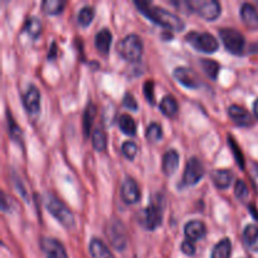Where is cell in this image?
<instances>
[{"label": "cell", "mask_w": 258, "mask_h": 258, "mask_svg": "<svg viewBox=\"0 0 258 258\" xmlns=\"http://www.w3.org/2000/svg\"><path fill=\"white\" fill-rule=\"evenodd\" d=\"M135 5L139 8L140 13H143L146 18H149V19H151L156 24L161 25V27L168 28L170 30H175V32H180L185 27L181 18H179L178 15L169 12V10L164 9V8L156 7V5L146 2H135Z\"/></svg>", "instance_id": "obj_1"}, {"label": "cell", "mask_w": 258, "mask_h": 258, "mask_svg": "<svg viewBox=\"0 0 258 258\" xmlns=\"http://www.w3.org/2000/svg\"><path fill=\"white\" fill-rule=\"evenodd\" d=\"M117 50L121 57L130 62H136L143 57L144 43L138 34H128L118 42Z\"/></svg>", "instance_id": "obj_2"}, {"label": "cell", "mask_w": 258, "mask_h": 258, "mask_svg": "<svg viewBox=\"0 0 258 258\" xmlns=\"http://www.w3.org/2000/svg\"><path fill=\"white\" fill-rule=\"evenodd\" d=\"M45 207H47L48 212L66 228H72L75 226V216L71 209L54 196L48 194L45 198Z\"/></svg>", "instance_id": "obj_3"}, {"label": "cell", "mask_w": 258, "mask_h": 258, "mask_svg": "<svg viewBox=\"0 0 258 258\" xmlns=\"http://www.w3.org/2000/svg\"><path fill=\"white\" fill-rule=\"evenodd\" d=\"M185 5L190 12L196 13L206 20H214L221 15V4L216 0H190Z\"/></svg>", "instance_id": "obj_4"}, {"label": "cell", "mask_w": 258, "mask_h": 258, "mask_svg": "<svg viewBox=\"0 0 258 258\" xmlns=\"http://www.w3.org/2000/svg\"><path fill=\"white\" fill-rule=\"evenodd\" d=\"M140 223L149 231H154L158 227H160V224L163 223V206H161V201L153 199L150 202V204L141 212Z\"/></svg>", "instance_id": "obj_5"}, {"label": "cell", "mask_w": 258, "mask_h": 258, "mask_svg": "<svg viewBox=\"0 0 258 258\" xmlns=\"http://www.w3.org/2000/svg\"><path fill=\"white\" fill-rule=\"evenodd\" d=\"M219 37L222 38V42L229 53L236 55H241L243 53L246 40H244L243 34L238 30L233 28H221Z\"/></svg>", "instance_id": "obj_6"}, {"label": "cell", "mask_w": 258, "mask_h": 258, "mask_svg": "<svg viewBox=\"0 0 258 258\" xmlns=\"http://www.w3.org/2000/svg\"><path fill=\"white\" fill-rule=\"evenodd\" d=\"M186 40L194 49L204 53H213L219 48V43L211 33L190 32L186 35Z\"/></svg>", "instance_id": "obj_7"}, {"label": "cell", "mask_w": 258, "mask_h": 258, "mask_svg": "<svg viewBox=\"0 0 258 258\" xmlns=\"http://www.w3.org/2000/svg\"><path fill=\"white\" fill-rule=\"evenodd\" d=\"M106 236L111 244L118 251H122L127 244V233L123 224L118 219H112L108 222L106 227Z\"/></svg>", "instance_id": "obj_8"}, {"label": "cell", "mask_w": 258, "mask_h": 258, "mask_svg": "<svg viewBox=\"0 0 258 258\" xmlns=\"http://www.w3.org/2000/svg\"><path fill=\"white\" fill-rule=\"evenodd\" d=\"M204 175V166L202 161L197 156H193L188 160L185 166V171L183 175V185L191 186L201 181Z\"/></svg>", "instance_id": "obj_9"}, {"label": "cell", "mask_w": 258, "mask_h": 258, "mask_svg": "<svg viewBox=\"0 0 258 258\" xmlns=\"http://www.w3.org/2000/svg\"><path fill=\"white\" fill-rule=\"evenodd\" d=\"M174 78L185 86L186 88H198L201 86V80L199 76L194 72L193 70L188 67H176L173 72Z\"/></svg>", "instance_id": "obj_10"}, {"label": "cell", "mask_w": 258, "mask_h": 258, "mask_svg": "<svg viewBox=\"0 0 258 258\" xmlns=\"http://www.w3.org/2000/svg\"><path fill=\"white\" fill-rule=\"evenodd\" d=\"M40 247L47 254V258H68L64 246L58 239L44 237L40 239Z\"/></svg>", "instance_id": "obj_11"}, {"label": "cell", "mask_w": 258, "mask_h": 258, "mask_svg": "<svg viewBox=\"0 0 258 258\" xmlns=\"http://www.w3.org/2000/svg\"><path fill=\"white\" fill-rule=\"evenodd\" d=\"M120 196L126 204L138 203L140 201V188L133 178H126L121 185Z\"/></svg>", "instance_id": "obj_12"}, {"label": "cell", "mask_w": 258, "mask_h": 258, "mask_svg": "<svg viewBox=\"0 0 258 258\" xmlns=\"http://www.w3.org/2000/svg\"><path fill=\"white\" fill-rule=\"evenodd\" d=\"M228 115L236 125L242 126V127H248V126L253 125V117H252V115L249 113V111H247L242 106L231 105L228 107Z\"/></svg>", "instance_id": "obj_13"}, {"label": "cell", "mask_w": 258, "mask_h": 258, "mask_svg": "<svg viewBox=\"0 0 258 258\" xmlns=\"http://www.w3.org/2000/svg\"><path fill=\"white\" fill-rule=\"evenodd\" d=\"M23 103L29 113H38L40 110V92L34 85L28 87L27 92L23 95Z\"/></svg>", "instance_id": "obj_14"}, {"label": "cell", "mask_w": 258, "mask_h": 258, "mask_svg": "<svg viewBox=\"0 0 258 258\" xmlns=\"http://www.w3.org/2000/svg\"><path fill=\"white\" fill-rule=\"evenodd\" d=\"M184 233H185L188 241H198V239L203 238V237L206 236L207 227L202 221L194 219V221H189L188 223L184 226Z\"/></svg>", "instance_id": "obj_15"}, {"label": "cell", "mask_w": 258, "mask_h": 258, "mask_svg": "<svg viewBox=\"0 0 258 258\" xmlns=\"http://www.w3.org/2000/svg\"><path fill=\"white\" fill-rule=\"evenodd\" d=\"M239 15H241L242 20L247 27L256 29L258 28V10L249 3H244L242 4L241 9H239Z\"/></svg>", "instance_id": "obj_16"}, {"label": "cell", "mask_w": 258, "mask_h": 258, "mask_svg": "<svg viewBox=\"0 0 258 258\" xmlns=\"http://www.w3.org/2000/svg\"><path fill=\"white\" fill-rule=\"evenodd\" d=\"M179 161H180V156L179 153L174 149L166 151L163 156V171L166 175H173L179 168Z\"/></svg>", "instance_id": "obj_17"}, {"label": "cell", "mask_w": 258, "mask_h": 258, "mask_svg": "<svg viewBox=\"0 0 258 258\" xmlns=\"http://www.w3.org/2000/svg\"><path fill=\"white\" fill-rule=\"evenodd\" d=\"M211 178L217 188L227 189L231 186L232 180H233V174L228 169H217L211 174Z\"/></svg>", "instance_id": "obj_18"}, {"label": "cell", "mask_w": 258, "mask_h": 258, "mask_svg": "<svg viewBox=\"0 0 258 258\" xmlns=\"http://www.w3.org/2000/svg\"><path fill=\"white\" fill-rule=\"evenodd\" d=\"M111 43H112V34L107 28H102L98 30V33L95 37V45L97 50L102 54H107L110 50Z\"/></svg>", "instance_id": "obj_19"}, {"label": "cell", "mask_w": 258, "mask_h": 258, "mask_svg": "<svg viewBox=\"0 0 258 258\" xmlns=\"http://www.w3.org/2000/svg\"><path fill=\"white\" fill-rule=\"evenodd\" d=\"M90 253L92 258H116L101 239L92 238L90 242Z\"/></svg>", "instance_id": "obj_20"}, {"label": "cell", "mask_w": 258, "mask_h": 258, "mask_svg": "<svg viewBox=\"0 0 258 258\" xmlns=\"http://www.w3.org/2000/svg\"><path fill=\"white\" fill-rule=\"evenodd\" d=\"M243 242L251 251L258 252V227L248 224L243 231Z\"/></svg>", "instance_id": "obj_21"}, {"label": "cell", "mask_w": 258, "mask_h": 258, "mask_svg": "<svg viewBox=\"0 0 258 258\" xmlns=\"http://www.w3.org/2000/svg\"><path fill=\"white\" fill-rule=\"evenodd\" d=\"M160 110L164 115L169 116V117H173V116H175L179 111V105H178V101H176V98L171 95L164 96V97L161 98Z\"/></svg>", "instance_id": "obj_22"}, {"label": "cell", "mask_w": 258, "mask_h": 258, "mask_svg": "<svg viewBox=\"0 0 258 258\" xmlns=\"http://www.w3.org/2000/svg\"><path fill=\"white\" fill-rule=\"evenodd\" d=\"M232 243L229 238H223L213 247L211 258H231Z\"/></svg>", "instance_id": "obj_23"}, {"label": "cell", "mask_w": 258, "mask_h": 258, "mask_svg": "<svg viewBox=\"0 0 258 258\" xmlns=\"http://www.w3.org/2000/svg\"><path fill=\"white\" fill-rule=\"evenodd\" d=\"M118 126H120L121 131L126 135H135L136 134V122L130 115L127 113H122L118 118Z\"/></svg>", "instance_id": "obj_24"}, {"label": "cell", "mask_w": 258, "mask_h": 258, "mask_svg": "<svg viewBox=\"0 0 258 258\" xmlns=\"http://www.w3.org/2000/svg\"><path fill=\"white\" fill-rule=\"evenodd\" d=\"M24 29L27 30V33L30 37H38L40 34V32H42V22H40V19L37 15H32L25 22Z\"/></svg>", "instance_id": "obj_25"}, {"label": "cell", "mask_w": 258, "mask_h": 258, "mask_svg": "<svg viewBox=\"0 0 258 258\" xmlns=\"http://www.w3.org/2000/svg\"><path fill=\"white\" fill-rule=\"evenodd\" d=\"M201 66L209 78L216 80L219 73V68H221V66H219V63L217 60L203 58V59H201Z\"/></svg>", "instance_id": "obj_26"}, {"label": "cell", "mask_w": 258, "mask_h": 258, "mask_svg": "<svg viewBox=\"0 0 258 258\" xmlns=\"http://www.w3.org/2000/svg\"><path fill=\"white\" fill-rule=\"evenodd\" d=\"M64 5L66 3L62 2V0H44L42 3V10L45 14L55 15L62 12Z\"/></svg>", "instance_id": "obj_27"}, {"label": "cell", "mask_w": 258, "mask_h": 258, "mask_svg": "<svg viewBox=\"0 0 258 258\" xmlns=\"http://www.w3.org/2000/svg\"><path fill=\"white\" fill-rule=\"evenodd\" d=\"M96 116V107L93 103H88V106L86 107L85 112H83V133L86 136L90 135L91 131V125H92V121Z\"/></svg>", "instance_id": "obj_28"}, {"label": "cell", "mask_w": 258, "mask_h": 258, "mask_svg": "<svg viewBox=\"0 0 258 258\" xmlns=\"http://www.w3.org/2000/svg\"><path fill=\"white\" fill-rule=\"evenodd\" d=\"M92 145L97 151H103L107 145L106 134L102 128L97 127L92 131Z\"/></svg>", "instance_id": "obj_29"}, {"label": "cell", "mask_w": 258, "mask_h": 258, "mask_svg": "<svg viewBox=\"0 0 258 258\" xmlns=\"http://www.w3.org/2000/svg\"><path fill=\"white\" fill-rule=\"evenodd\" d=\"M93 17H95V8L86 5V7L81 8L80 12H78L77 20L82 27H87V25L91 24Z\"/></svg>", "instance_id": "obj_30"}, {"label": "cell", "mask_w": 258, "mask_h": 258, "mask_svg": "<svg viewBox=\"0 0 258 258\" xmlns=\"http://www.w3.org/2000/svg\"><path fill=\"white\" fill-rule=\"evenodd\" d=\"M7 117H8V130H9V136L15 141H22V128L18 126V123L15 122V120L13 118L12 113L8 112L7 113Z\"/></svg>", "instance_id": "obj_31"}, {"label": "cell", "mask_w": 258, "mask_h": 258, "mask_svg": "<svg viewBox=\"0 0 258 258\" xmlns=\"http://www.w3.org/2000/svg\"><path fill=\"white\" fill-rule=\"evenodd\" d=\"M163 138V128L159 125L158 122H153L148 126L146 128V139L149 141H153V143H156L160 139Z\"/></svg>", "instance_id": "obj_32"}, {"label": "cell", "mask_w": 258, "mask_h": 258, "mask_svg": "<svg viewBox=\"0 0 258 258\" xmlns=\"http://www.w3.org/2000/svg\"><path fill=\"white\" fill-rule=\"evenodd\" d=\"M228 144L229 146H231L232 151H233V155H234V159H236L237 164H238V166L241 169H244V156L243 154H242L241 149H239V146L237 145L236 140H234L233 138H232L231 135H228Z\"/></svg>", "instance_id": "obj_33"}, {"label": "cell", "mask_w": 258, "mask_h": 258, "mask_svg": "<svg viewBox=\"0 0 258 258\" xmlns=\"http://www.w3.org/2000/svg\"><path fill=\"white\" fill-rule=\"evenodd\" d=\"M234 194H236L237 198L239 199V201L244 202L248 199L249 197V189L248 186H247V184L244 183L243 180H237L236 184H234Z\"/></svg>", "instance_id": "obj_34"}, {"label": "cell", "mask_w": 258, "mask_h": 258, "mask_svg": "<svg viewBox=\"0 0 258 258\" xmlns=\"http://www.w3.org/2000/svg\"><path fill=\"white\" fill-rule=\"evenodd\" d=\"M121 151L125 155V158H127L128 160H133L138 154V145L134 141H125L121 146Z\"/></svg>", "instance_id": "obj_35"}, {"label": "cell", "mask_w": 258, "mask_h": 258, "mask_svg": "<svg viewBox=\"0 0 258 258\" xmlns=\"http://www.w3.org/2000/svg\"><path fill=\"white\" fill-rule=\"evenodd\" d=\"M122 103L126 108H128V110H131V111L138 110V107H139L135 97H134V95H131V93H125V96H123V98H122Z\"/></svg>", "instance_id": "obj_36"}, {"label": "cell", "mask_w": 258, "mask_h": 258, "mask_svg": "<svg viewBox=\"0 0 258 258\" xmlns=\"http://www.w3.org/2000/svg\"><path fill=\"white\" fill-rule=\"evenodd\" d=\"M144 92H145L146 98L150 103H154V82L151 80H148L145 83H144Z\"/></svg>", "instance_id": "obj_37"}, {"label": "cell", "mask_w": 258, "mask_h": 258, "mask_svg": "<svg viewBox=\"0 0 258 258\" xmlns=\"http://www.w3.org/2000/svg\"><path fill=\"white\" fill-rule=\"evenodd\" d=\"M181 252L185 253L186 256H193L196 253V246L193 244V242L190 241H184L180 246Z\"/></svg>", "instance_id": "obj_38"}, {"label": "cell", "mask_w": 258, "mask_h": 258, "mask_svg": "<svg viewBox=\"0 0 258 258\" xmlns=\"http://www.w3.org/2000/svg\"><path fill=\"white\" fill-rule=\"evenodd\" d=\"M251 178H252V181H253L254 186H256V189L258 190V164H256V163L252 165Z\"/></svg>", "instance_id": "obj_39"}, {"label": "cell", "mask_w": 258, "mask_h": 258, "mask_svg": "<svg viewBox=\"0 0 258 258\" xmlns=\"http://www.w3.org/2000/svg\"><path fill=\"white\" fill-rule=\"evenodd\" d=\"M55 48H57V44H55V43H52V48H49V54H48V58H49V59L55 58Z\"/></svg>", "instance_id": "obj_40"}, {"label": "cell", "mask_w": 258, "mask_h": 258, "mask_svg": "<svg viewBox=\"0 0 258 258\" xmlns=\"http://www.w3.org/2000/svg\"><path fill=\"white\" fill-rule=\"evenodd\" d=\"M253 111H254V115L258 117V98L254 101V103H253Z\"/></svg>", "instance_id": "obj_41"}]
</instances>
